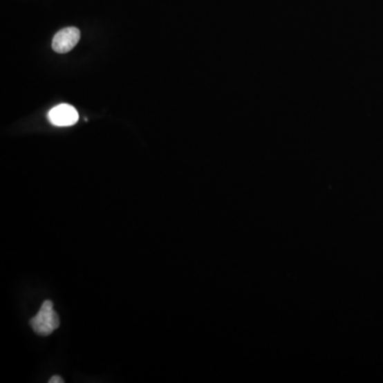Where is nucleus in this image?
<instances>
[{
	"instance_id": "obj_2",
	"label": "nucleus",
	"mask_w": 383,
	"mask_h": 383,
	"mask_svg": "<svg viewBox=\"0 0 383 383\" xmlns=\"http://www.w3.org/2000/svg\"><path fill=\"white\" fill-rule=\"evenodd\" d=\"M80 39V31L76 27H67L59 31L53 39V49L57 53H67L75 48Z\"/></svg>"
},
{
	"instance_id": "obj_3",
	"label": "nucleus",
	"mask_w": 383,
	"mask_h": 383,
	"mask_svg": "<svg viewBox=\"0 0 383 383\" xmlns=\"http://www.w3.org/2000/svg\"><path fill=\"white\" fill-rule=\"evenodd\" d=\"M48 118L53 125L67 127V126L75 125L78 122L79 114L74 106L62 104L51 109L48 113Z\"/></svg>"
},
{
	"instance_id": "obj_4",
	"label": "nucleus",
	"mask_w": 383,
	"mask_h": 383,
	"mask_svg": "<svg viewBox=\"0 0 383 383\" xmlns=\"http://www.w3.org/2000/svg\"><path fill=\"white\" fill-rule=\"evenodd\" d=\"M64 380L61 378L60 376H53V378L49 380V383H63Z\"/></svg>"
},
{
	"instance_id": "obj_1",
	"label": "nucleus",
	"mask_w": 383,
	"mask_h": 383,
	"mask_svg": "<svg viewBox=\"0 0 383 383\" xmlns=\"http://www.w3.org/2000/svg\"><path fill=\"white\" fill-rule=\"evenodd\" d=\"M30 325L35 333L42 337H47L56 330L60 321L50 300L44 301L37 315L31 319Z\"/></svg>"
}]
</instances>
